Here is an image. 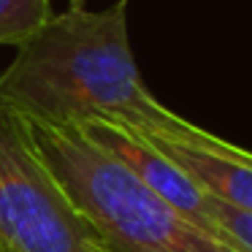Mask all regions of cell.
Wrapping results in <instances>:
<instances>
[{"label":"cell","instance_id":"obj_1","mask_svg":"<svg viewBox=\"0 0 252 252\" xmlns=\"http://www.w3.org/2000/svg\"><path fill=\"white\" fill-rule=\"evenodd\" d=\"M0 106L57 125L93 117L141 122L160 100L147 90L127 30V0L87 8L73 0L17 46L0 73Z\"/></svg>","mask_w":252,"mask_h":252},{"label":"cell","instance_id":"obj_2","mask_svg":"<svg viewBox=\"0 0 252 252\" xmlns=\"http://www.w3.org/2000/svg\"><path fill=\"white\" fill-rule=\"evenodd\" d=\"M17 117L103 252H239L155 195L82 125Z\"/></svg>","mask_w":252,"mask_h":252},{"label":"cell","instance_id":"obj_3","mask_svg":"<svg viewBox=\"0 0 252 252\" xmlns=\"http://www.w3.org/2000/svg\"><path fill=\"white\" fill-rule=\"evenodd\" d=\"M0 252H103L22 120L0 106Z\"/></svg>","mask_w":252,"mask_h":252},{"label":"cell","instance_id":"obj_4","mask_svg":"<svg viewBox=\"0 0 252 252\" xmlns=\"http://www.w3.org/2000/svg\"><path fill=\"white\" fill-rule=\"evenodd\" d=\"M127 125L174 160L212 198L252 214V152L192 125L163 103L152 117Z\"/></svg>","mask_w":252,"mask_h":252},{"label":"cell","instance_id":"obj_5","mask_svg":"<svg viewBox=\"0 0 252 252\" xmlns=\"http://www.w3.org/2000/svg\"><path fill=\"white\" fill-rule=\"evenodd\" d=\"M79 125L98 147L114 155L155 195L171 203L176 212L185 214L198 228L225 241V236L220 233L217 222L212 217V195L198 182H192L174 160H168L160 149H155L138 130H133L127 122L117 120V117H93V120H84Z\"/></svg>","mask_w":252,"mask_h":252},{"label":"cell","instance_id":"obj_6","mask_svg":"<svg viewBox=\"0 0 252 252\" xmlns=\"http://www.w3.org/2000/svg\"><path fill=\"white\" fill-rule=\"evenodd\" d=\"M52 17V0H0V46L17 49Z\"/></svg>","mask_w":252,"mask_h":252},{"label":"cell","instance_id":"obj_7","mask_svg":"<svg viewBox=\"0 0 252 252\" xmlns=\"http://www.w3.org/2000/svg\"><path fill=\"white\" fill-rule=\"evenodd\" d=\"M212 217L230 247H236L239 252H252V214L250 212L212 198Z\"/></svg>","mask_w":252,"mask_h":252}]
</instances>
